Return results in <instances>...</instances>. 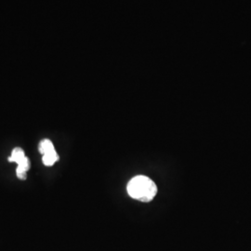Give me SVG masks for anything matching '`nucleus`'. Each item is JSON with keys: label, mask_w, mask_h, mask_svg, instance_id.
I'll list each match as a JSON object with an SVG mask.
<instances>
[{"label": "nucleus", "mask_w": 251, "mask_h": 251, "mask_svg": "<svg viewBox=\"0 0 251 251\" xmlns=\"http://www.w3.org/2000/svg\"><path fill=\"white\" fill-rule=\"evenodd\" d=\"M126 190L130 198L141 202L152 201L157 193V187L152 179L142 175L130 179Z\"/></svg>", "instance_id": "f257e3e1"}, {"label": "nucleus", "mask_w": 251, "mask_h": 251, "mask_svg": "<svg viewBox=\"0 0 251 251\" xmlns=\"http://www.w3.org/2000/svg\"><path fill=\"white\" fill-rule=\"evenodd\" d=\"M25 157L26 156H25V151L20 147H16L13 149V151L11 152V155L8 158V160L9 162H15L19 164L20 162L23 161Z\"/></svg>", "instance_id": "f03ea898"}, {"label": "nucleus", "mask_w": 251, "mask_h": 251, "mask_svg": "<svg viewBox=\"0 0 251 251\" xmlns=\"http://www.w3.org/2000/svg\"><path fill=\"white\" fill-rule=\"evenodd\" d=\"M39 152L40 153L46 154V153H49V152H55V148H54V145L51 141L48 140V139H44L40 142L39 144Z\"/></svg>", "instance_id": "7ed1b4c3"}, {"label": "nucleus", "mask_w": 251, "mask_h": 251, "mask_svg": "<svg viewBox=\"0 0 251 251\" xmlns=\"http://www.w3.org/2000/svg\"><path fill=\"white\" fill-rule=\"evenodd\" d=\"M58 160H59V155L57 154L56 151L43 154V157H42V161L47 167L53 166L54 163L58 161Z\"/></svg>", "instance_id": "20e7f679"}]
</instances>
